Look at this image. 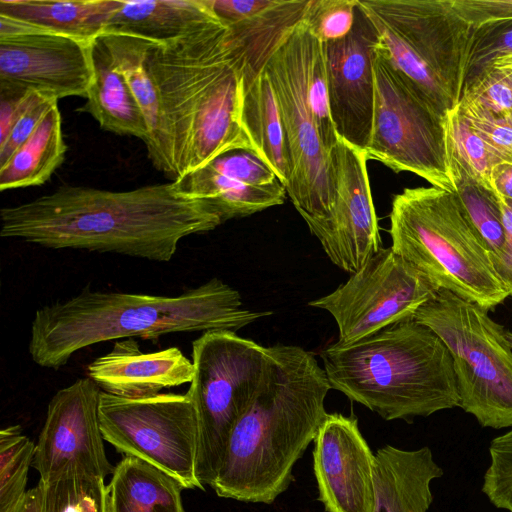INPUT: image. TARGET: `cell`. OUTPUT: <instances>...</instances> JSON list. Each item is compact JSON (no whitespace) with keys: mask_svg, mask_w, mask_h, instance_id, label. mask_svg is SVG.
I'll return each instance as SVG.
<instances>
[{"mask_svg":"<svg viewBox=\"0 0 512 512\" xmlns=\"http://www.w3.org/2000/svg\"><path fill=\"white\" fill-rule=\"evenodd\" d=\"M378 46L411 89L447 117L460 101L473 26L453 0H358Z\"/></svg>","mask_w":512,"mask_h":512,"instance_id":"obj_6","label":"cell"},{"mask_svg":"<svg viewBox=\"0 0 512 512\" xmlns=\"http://www.w3.org/2000/svg\"><path fill=\"white\" fill-rule=\"evenodd\" d=\"M309 0H272L262 11L226 25L232 50L242 59L244 71L258 73L284 36L304 16Z\"/></svg>","mask_w":512,"mask_h":512,"instance_id":"obj_28","label":"cell"},{"mask_svg":"<svg viewBox=\"0 0 512 512\" xmlns=\"http://www.w3.org/2000/svg\"><path fill=\"white\" fill-rule=\"evenodd\" d=\"M331 389L384 420L411 421L460 407L452 357L428 327L409 319L320 352Z\"/></svg>","mask_w":512,"mask_h":512,"instance_id":"obj_4","label":"cell"},{"mask_svg":"<svg viewBox=\"0 0 512 512\" xmlns=\"http://www.w3.org/2000/svg\"><path fill=\"white\" fill-rule=\"evenodd\" d=\"M111 475L109 512H186L182 484L139 458L124 455Z\"/></svg>","mask_w":512,"mask_h":512,"instance_id":"obj_26","label":"cell"},{"mask_svg":"<svg viewBox=\"0 0 512 512\" xmlns=\"http://www.w3.org/2000/svg\"><path fill=\"white\" fill-rule=\"evenodd\" d=\"M36 444L20 425L0 431V512H11L24 497Z\"/></svg>","mask_w":512,"mask_h":512,"instance_id":"obj_32","label":"cell"},{"mask_svg":"<svg viewBox=\"0 0 512 512\" xmlns=\"http://www.w3.org/2000/svg\"><path fill=\"white\" fill-rule=\"evenodd\" d=\"M459 103L495 115L512 113V61L489 66L463 89Z\"/></svg>","mask_w":512,"mask_h":512,"instance_id":"obj_36","label":"cell"},{"mask_svg":"<svg viewBox=\"0 0 512 512\" xmlns=\"http://www.w3.org/2000/svg\"><path fill=\"white\" fill-rule=\"evenodd\" d=\"M512 61V19L474 26L469 42L464 86L473 83L489 66Z\"/></svg>","mask_w":512,"mask_h":512,"instance_id":"obj_35","label":"cell"},{"mask_svg":"<svg viewBox=\"0 0 512 512\" xmlns=\"http://www.w3.org/2000/svg\"><path fill=\"white\" fill-rule=\"evenodd\" d=\"M104 478L66 470L39 483L44 493V512H109L108 486Z\"/></svg>","mask_w":512,"mask_h":512,"instance_id":"obj_31","label":"cell"},{"mask_svg":"<svg viewBox=\"0 0 512 512\" xmlns=\"http://www.w3.org/2000/svg\"><path fill=\"white\" fill-rule=\"evenodd\" d=\"M175 184L180 194L208 203L222 223L281 205L288 196L286 187L278 179L266 185H247L205 166L189 172Z\"/></svg>","mask_w":512,"mask_h":512,"instance_id":"obj_27","label":"cell"},{"mask_svg":"<svg viewBox=\"0 0 512 512\" xmlns=\"http://www.w3.org/2000/svg\"><path fill=\"white\" fill-rule=\"evenodd\" d=\"M267 347L231 330L203 332L192 342L194 374L187 393L195 406L199 438L196 474L211 486L230 435L261 381Z\"/></svg>","mask_w":512,"mask_h":512,"instance_id":"obj_8","label":"cell"},{"mask_svg":"<svg viewBox=\"0 0 512 512\" xmlns=\"http://www.w3.org/2000/svg\"><path fill=\"white\" fill-rule=\"evenodd\" d=\"M101 389L89 377L59 389L48 403L36 443L32 467L41 482L66 470L106 478L109 462L100 429L98 407Z\"/></svg>","mask_w":512,"mask_h":512,"instance_id":"obj_15","label":"cell"},{"mask_svg":"<svg viewBox=\"0 0 512 512\" xmlns=\"http://www.w3.org/2000/svg\"><path fill=\"white\" fill-rule=\"evenodd\" d=\"M367 157L342 139L330 152L335 200L330 214L308 223L330 261L352 274L382 248Z\"/></svg>","mask_w":512,"mask_h":512,"instance_id":"obj_16","label":"cell"},{"mask_svg":"<svg viewBox=\"0 0 512 512\" xmlns=\"http://www.w3.org/2000/svg\"><path fill=\"white\" fill-rule=\"evenodd\" d=\"M389 218L392 250L438 290L487 310L510 296L455 191L405 188Z\"/></svg>","mask_w":512,"mask_h":512,"instance_id":"obj_5","label":"cell"},{"mask_svg":"<svg viewBox=\"0 0 512 512\" xmlns=\"http://www.w3.org/2000/svg\"><path fill=\"white\" fill-rule=\"evenodd\" d=\"M92 41L0 15V85L37 91L57 100L86 98L94 77Z\"/></svg>","mask_w":512,"mask_h":512,"instance_id":"obj_14","label":"cell"},{"mask_svg":"<svg viewBox=\"0 0 512 512\" xmlns=\"http://www.w3.org/2000/svg\"><path fill=\"white\" fill-rule=\"evenodd\" d=\"M31 92L18 86L0 85V143L26 108Z\"/></svg>","mask_w":512,"mask_h":512,"instance_id":"obj_43","label":"cell"},{"mask_svg":"<svg viewBox=\"0 0 512 512\" xmlns=\"http://www.w3.org/2000/svg\"><path fill=\"white\" fill-rule=\"evenodd\" d=\"M92 63L93 82L85 104L78 110L89 113L106 131L145 143L148 128L143 112L101 36L92 41Z\"/></svg>","mask_w":512,"mask_h":512,"instance_id":"obj_22","label":"cell"},{"mask_svg":"<svg viewBox=\"0 0 512 512\" xmlns=\"http://www.w3.org/2000/svg\"><path fill=\"white\" fill-rule=\"evenodd\" d=\"M452 157L474 179L490 188L492 168L505 161L455 109L447 115Z\"/></svg>","mask_w":512,"mask_h":512,"instance_id":"obj_34","label":"cell"},{"mask_svg":"<svg viewBox=\"0 0 512 512\" xmlns=\"http://www.w3.org/2000/svg\"><path fill=\"white\" fill-rule=\"evenodd\" d=\"M456 110L493 150L512 162V113L495 115L461 103Z\"/></svg>","mask_w":512,"mask_h":512,"instance_id":"obj_40","label":"cell"},{"mask_svg":"<svg viewBox=\"0 0 512 512\" xmlns=\"http://www.w3.org/2000/svg\"><path fill=\"white\" fill-rule=\"evenodd\" d=\"M379 42V41H378ZM371 134L365 149L392 171L411 172L431 186L455 191L447 117L435 112L408 85L377 45Z\"/></svg>","mask_w":512,"mask_h":512,"instance_id":"obj_9","label":"cell"},{"mask_svg":"<svg viewBox=\"0 0 512 512\" xmlns=\"http://www.w3.org/2000/svg\"><path fill=\"white\" fill-rule=\"evenodd\" d=\"M377 32L358 4L350 33L323 43L329 111L338 138L365 151L372 128Z\"/></svg>","mask_w":512,"mask_h":512,"instance_id":"obj_17","label":"cell"},{"mask_svg":"<svg viewBox=\"0 0 512 512\" xmlns=\"http://www.w3.org/2000/svg\"><path fill=\"white\" fill-rule=\"evenodd\" d=\"M452 174L455 192L480 240L489 253L492 264L502 255L505 233L497 195L484 186L452 157Z\"/></svg>","mask_w":512,"mask_h":512,"instance_id":"obj_30","label":"cell"},{"mask_svg":"<svg viewBox=\"0 0 512 512\" xmlns=\"http://www.w3.org/2000/svg\"><path fill=\"white\" fill-rule=\"evenodd\" d=\"M357 0H309L303 21L322 43L347 36L353 28Z\"/></svg>","mask_w":512,"mask_h":512,"instance_id":"obj_37","label":"cell"},{"mask_svg":"<svg viewBox=\"0 0 512 512\" xmlns=\"http://www.w3.org/2000/svg\"><path fill=\"white\" fill-rule=\"evenodd\" d=\"M442 475L428 447L404 450L386 445L378 449L373 512H428L433 501L431 482Z\"/></svg>","mask_w":512,"mask_h":512,"instance_id":"obj_21","label":"cell"},{"mask_svg":"<svg viewBox=\"0 0 512 512\" xmlns=\"http://www.w3.org/2000/svg\"><path fill=\"white\" fill-rule=\"evenodd\" d=\"M205 167L247 185H266L278 179L274 171L254 151L247 149L226 152Z\"/></svg>","mask_w":512,"mask_h":512,"instance_id":"obj_39","label":"cell"},{"mask_svg":"<svg viewBox=\"0 0 512 512\" xmlns=\"http://www.w3.org/2000/svg\"><path fill=\"white\" fill-rule=\"evenodd\" d=\"M98 416L104 440L118 452L157 467L184 489L205 490L196 474L198 417L187 392L133 399L102 391Z\"/></svg>","mask_w":512,"mask_h":512,"instance_id":"obj_12","label":"cell"},{"mask_svg":"<svg viewBox=\"0 0 512 512\" xmlns=\"http://www.w3.org/2000/svg\"><path fill=\"white\" fill-rule=\"evenodd\" d=\"M242 306L237 290L218 278L177 296L97 291L38 308L28 352L35 364L58 370L79 350L111 340L210 330H237L271 315Z\"/></svg>","mask_w":512,"mask_h":512,"instance_id":"obj_3","label":"cell"},{"mask_svg":"<svg viewBox=\"0 0 512 512\" xmlns=\"http://www.w3.org/2000/svg\"><path fill=\"white\" fill-rule=\"evenodd\" d=\"M304 73L307 96L319 138L330 154L339 138L329 111L323 43L311 33L309 28L305 43Z\"/></svg>","mask_w":512,"mask_h":512,"instance_id":"obj_33","label":"cell"},{"mask_svg":"<svg viewBox=\"0 0 512 512\" xmlns=\"http://www.w3.org/2000/svg\"><path fill=\"white\" fill-rule=\"evenodd\" d=\"M414 319L445 344L460 407L482 427H512V347L503 326L482 306L440 290Z\"/></svg>","mask_w":512,"mask_h":512,"instance_id":"obj_7","label":"cell"},{"mask_svg":"<svg viewBox=\"0 0 512 512\" xmlns=\"http://www.w3.org/2000/svg\"><path fill=\"white\" fill-rule=\"evenodd\" d=\"M502 223L505 233V243L502 251V255L495 262L494 269L502 281L507 287L510 294L512 293V200L498 196Z\"/></svg>","mask_w":512,"mask_h":512,"instance_id":"obj_44","label":"cell"},{"mask_svg":"<svg viewBox=\"0 0 512 512\" xmlns=\"http://www.w3.org/2000/svg\"><path fill=\"white\" fill-rule=\"evenodd\" d=\"M438 291L391 247H382L345 283L308 304L334 318L337 342L345 345L414 319L417 310Z\"/></svg>","mask_w":512,"mask_h":512,"instance_id":"obj_13","label":"cell"},{"mask_svg":"<svg viewBox=\"0 0 512 512\" xmlns=\"http://www.w3.org/2000/svg\"><path fill=\"white\" fill-rule=\"evenodd\" d=\"M506 337L512 347V332L506 331Z\"/></svg>","mask_w":512,"mask_h":512,"instance_id":"obj_47","label":"cell"},{"mask_svg":"<svg viewBox=\"0 0 512 512\" xmlns=\"http://www.w3.org/2000/svg\"><path fill=\"white\" fill-rule=\"evenodd\" d=\"M66 151L62 118L56 104L27 140L0 166V190L44 184L64 162Z\"/></svg>","mask_w":512,"mask_h":512,"instance_id":"obj_29","label":"cell"},{"mask_svg":"<svg viewBox=\"0 0 512 512\" xmlns=\"http://www.w3.org/2000/svg\"><path fill=\"white\" fill-rule=\"evenodd\" d=\"M58 100L37 91L31 92L29 102L6 139L0 143V166L4 165L16 149L34 132Z\"/></svg>","mask_w":512,"mask_h":512,"instance_id":"obj_41","label":"cell"},{"mask_svg":"<svg viewBox=\"0 0 512 512\" xmlns=\"http://www.w3.org/2000/svg\"><path fill=\"white\" fill-rule=\"evenodd\" d=\"M216 20L207 0H122L104 33L167 43Z\"/></svg>","mask_w":512,"mask_h":512,"instance_id":"obj_23","label":"cell"},{"mask_svg":"<svg viewBox=\"0 0 512 512\" xmlns=\"http://www.w3.org/2000/svg\"><path fill=\"white\" fill-rule=\"evenodd\" d=\"M489 453L482 492L496 508L512 512V429L491 441Z\"/></svg>","mask_w":512,"mask_h":512,"instance_id":"obj_38","label":"cell"},{"mask_svg":"<svg viewBox=\"0 0 512 512\" xmlns=\"http://www.w3.org/2000/svg\"><path fill=\"white\" fill-rule=\"evenodd\" d=\"M100 36L110 50L116 66L128 81L143 112L148 128V138L144 144L150 161L170 182L178 181L174 147L159 92L146 66V39L112 32Z\"/></svg>","mask_w":512,"mask_h":512,"instance_id":"obj_20","label":"cell"},{"mask_svg":"<svg viewBox=\"0 0 512 512\" xmlns=\"http://www.w3.org/2000/svg\"><path fill=\"white\" fill-rule=\"evenodd\" d=\"M510 296H512V293L510 294Z\"/></svg>","mask_w":512,"mask_h":512,"instance_id":"obj_48","label":"cell"},{"mask_svg":"<svg viewBox=\"0 0 512 512\" xmlns=\"http://www.w3.org/2000/svg\"><path fill=\"white\" fill-rule=\"evenodd\" d=\"M490 183L496 195L512 200V162L497 163L491 170Z\"/></svg>","mask_w":512,"mask_h":512,"instance_id":"obj_45","label":"cell"},{"mask_svg":"<svg viewBox=\"0 0 512 512\" xmlns=\"http://www.w3.org/2000/svg\"><path fill=\"white\" fill-rule=\"evenodd\" d=\"M331 389L313 353L267 347L254 398L235 425L211 488L221 498L272 504L294 480L293 468L325 419Z\"/></svg>","mask_w":512,"mask_h":512,"instance_id":"obj_2","label":"cell"},{"mask_svg":"<svg viewBox=\"0 0 512 512\" xmlns=\"http://www.w3.org/2000/svg\"><path fill=\"white\" fill-rule=\"evenodd\" d=\"M459 14L473 27L512 19V0H453Z\"/></svg>","mask_w":512,"mask_h":512,"instance_id":"obj_42","label":"cell"},{"mask_svg":"<svg viewBox=\"0 0 512 512\" xmlns=\"http://www.w3.org/2000/svg\"><path fill=\"white\" fill-rule=\"evenodd\" d=\"M11 512H44V493L42 485L27 490L24 497L19 501Z\"/></svg>","mask_w":512,"mask_h":512,"instance_id":"obj_46","label":"cell"},{"mask_svg":"<svg viewBox=\"0 0 512 512\" xmlns=\"http://www.w3.org/2000/svg\"><path fill=\"white\" fill-rule=\"evenodd\" d=\"M122 0H0V15L38 29L94 40L102 35Z\"/></svg>","mask_w":512,"mask_h":512,"instance_id":"obj_25","label":"cell"},{"mask_svg":"<svg viewBox=\"0 0 512 512\" xmlns=\"http://www.w3.org/2000/svg\"><path fill=\"white\" fill-rule=\"evenodd\" d=\"M87 373L101 391L134 399L190 383L194 366L177 347L144 353L134 338H126L115 341L111 351L93 360Z\"/></svg>","mask_w":512,"mask_h":512,"instance_id":"obj_19","label":"cell"},{"mask_svg":"<svg viewBox=\"0 0 512 512\" xmlns=\"http://www.w3.org/2000/svg\"><path fill=\"white\" fill-rule=\"evenodd\" d=\"M307 31L301 20L284 36L264 66L277 101L290 160L287 195L306 224L326 218L335 200L330 154L320 141L307 96Z\"/></svg>","mask_w":512,"mask_h":512,"instance_id":"obj_11","label":"cell"},{"mask_svg":"<svg viewBox=\"0 0 512 512\" xmlns=\"http://www.w3.org/2000/svg\"><path fill=\"white\" fill-rule=\"evenodd\" d=\"M0 220L2 238L156 262H169L183 238L223 224L208 203L180 194L175 182L126 191L64 185L3 207Z\"/></svg>","mask_w":512,"mask_h":512,"instance_id":"obj_1","label":"cell"},{"mask_svg":"<svg viewBox=\"0 0 512 512\" xmlns=\"http://www.w3.org/2000/svg\"><path fill=\"white\" fill-rule=\"evenodd\" d=\"M375 455L355 416L327 413L314 439L313 471L326 512H373Z\"/></svg>","mask_w":512,"mask_h":512,"instance_id":"obj_18","label":"cell"},{"mask_svg":"<svg viewBox=\"0 0 512 512\" xmlns=\"http://www.w3.org/2000/svg\"><path fill=\"white\" fill-rule=\"evenodd\" d=\"M186 113L192 128L190 171L236 149L253 150L241 119L242 59L221 23L182 38Z\"/></svg>","mask_w":512,"mask_h":512,"instance_id":"obj_10","label":"cell"},{"mask_svg":"<svg viewBox=\"0 0 512 512\" xmlns=\"http://www.w3.org/2000/svg\"><path fill=\"white\" fill-rule=\"evenodd\" d=\"M241 119L254 152L287 187L291 177L290 160L277 101L264 67L258 73L243 70Z\"/></svg>","mask_w":512,"mask_h":512,"instance_id":"obj_24","label":"cell"}]
</instances>
